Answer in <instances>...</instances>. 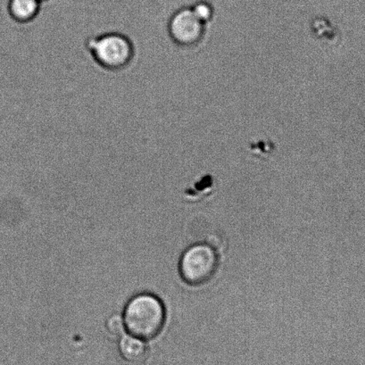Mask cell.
<instances>
[{"mask_svg": "<svg viewBox=\"0 0 365 365\" xmlns=\"http://www.w3.org/2000/svg\"><path fill=\"white\" fill-rule=\"evenodd\" d=\"M165 321L164 304L151 294H140L130 301L123 313V322L130 334L150 339L159 334Z\"/></svg>", "mask_w": 365, "mask_h": 365, "instance_id": "cell-1", "label": "cell"}, {"mask_svg": "<svg viewBox=\"0 0 365 365\" xmlns=\"http://www.w3.org/2000/svg\"><path fill=\"white\" fill-rule=\"evenodd\" d=\"M85 46L98 65L110 71L125 68L135 52L132 40L119 31H95L88 35Z\"/></svg>", "mask_w": 365, "mask_h": 365, "instance_id": "cell-2", "label": "cell"}, {"mask_svg": "<svg viewBox=\"0 0 365 365\" xmlns=\"http://www.w3.org/2000/svg\"><path fill=\"white\" fill-rule=\"evenodd\" d=\"M218 264L214 247L207 244H196L189 247L180 258V274L189 285H203L214 277Z\"/></svg>", "mask_w": 365, "mask_h": 365, "instance_id": "cell-3", "label": "cell"}, {"mask_svg": "<svg viewBox=\"0 0 365 365\" xmlns=\"http://www.w3.org/2000/svg\"><path fill=\"white\" fill-rule=\"evenodd\" d=\"M205 24L198 19L190 5L182 6L169 17L168 35L173 43L182 51H191L200 43L205 34Z\"/></svg>", "mask_w": 365, "mask_h": 365, "instance_id": "cell-4", "label": "cell"}, {"mask_svg": "<svg viewBox=\"0 0 365 365\" xmlns=\"http://www.w3.org/2000/svg\"><path fill=\"white\" fill-rule=\"evenodd\" d=\"M119 352L123 359L132 365L143 364L148 356V347L141 339L125 336L119 342Z\"/></svg>", "mask_w": 365, "mask_h": 365, "instance_id": "cell-5", "label": "cell"}, {"mask_svg": "<svg viewBox=\"0 0 365 365\" xmlns=\"http://www.w3.org/2000/svg\"><path fill=\"white\" fill-rule=\"evenodd\" d=\"M41 6V0H9L8 11L15 22L28 24L36 19Z\"/></svg>", "mask_w": 365, "mask_h": 365, "instance_id": "cell-6", "label": "cell"}, {"mask_svg": "<svg viewBox=\"0 0 365 365\" xmlns=\"http://www.w3.org/2000/svg\"><path fill=\"white\" fill-rule=\"evenodd\" d=\"M190 6L198 19L205 24L210 22L214 17V6L208 0H196Z\"/></svg>", "mask_w": 365, "mask_h": 365, "instance_id": "cell-7", "label": "cell"}, {"mask_svg": "<svg viewBox=\"0 0 365 365\" xmlns=\"http://www.w3.org/2000/svg\"><path fill=\"white\" fill-rule=\"evenodd\" d=\"M125 322L123 319L119 315H113L106 322V329H108L110 334L113 336H120L123 334V329H125Z\"/></svg>", "mask_w": 365, "mask_h": 365, "instance_id": "cell-8", "label": "cell"}, {"mask_svg": "<svg viewBox=\"0 0 365 365\" xmlns=\"http://www.w3.org/2000/svg\"><path fill=\"white\" fill-rule=\"evenodd\" d=\"M41 2H42V1H46V0H41Z\"/></svg>", "mask_w": 365, "mask_h": 365, "instance_id": "cell-9", "label": "cell"}]
</instances>
